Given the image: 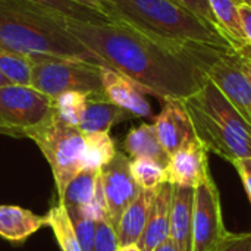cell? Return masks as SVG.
<instances>
[{
  "instance_id": "obj_36",
  "label": "cell",
  "mask_w": 251,
  "mask_h": 251,
  "mask_svg": "<svg viewBox=\"0 0 251 251\" xmlns=\"http://www.w3.org/2000/svg\"><path fill=\"white\" fill-rule=\"evenodd\" d=\"M154 251H176V249H175V246L172 244V241L168 240V241H165L163 244H160Z\"/></svg>"
},
{
  "instance_id": "obj_37",
  "label": "cell",
  "mask_w": 251,
  "mask_h": 251,
  "mask_svg": "<svg viewBox=\"0 0 251 251\" xmlns=\"http://www.w3.org/2000/svg\"><path fill=\"white\" fill-rule=\"evenodd\" d=\"M118 251H141V249L138 247V244H129V246L118 247Z\"/></svg>"
},
{
  "instance_id": "obj_22",
  "label": "cell",
  "mask_w": 251,
  "mask_h": 251,
  "mask_svg": "<svg viewBox=\"0 0 251 251\" xmlns=\"http://www.w3.org/2000/svg\"><path fill=\"white\" fill-rule=\"evenodd\" d=\"M43 13L54 16L62 21H81V22H106L104 15L97 10L81 6L72 0H18Z\"/></svg>"
},
{
  "instance_id": "obj_20",
  "label": "cell",
  "mask_w": 251,
  "mask_h": 251,
  "mask_svg": "<svg viewBox=\"0 0 251 251\" xmlns=\"http://www.w3.org/2000/svg\"><path fill=\"white\" fill-rule=\"evenodd\" d=\"M240 3L241 0H209L210 10L213 13L216 25L225 34V37L229 40L235 50L249 46L243 31Z\"/></svg>"
},
{
  "instance_id": "obj_25",
  "label": "cell",
  "mask_w": 251,
  "mask_h": 251,
  "mask_svg": "<svg viewBox=\"0 0 251 251\" xmlns=\"http://www.w3.org/2000/svg\"><path fill=\"white\" fill-rule=\"evenodd\" d=\"M0 72L15 85L31 87V59L0 47Z\"/></svg>"
},
{
  "instance_id": "obj_34",
  "label": "cell",
  "mask_w": 251,
  "mask_h": 251,
  "mask_svg": "<svg viewBox=\"0 0 251 251\" xmlns=\"http://www.w3.org/2000/svg\"><path fill=\"white\" fill-rule=\"evenodd\" d=\"M81 6H85L88 9H93V10H97L99 13L104 15L109 21H110V16H109V1L107 0H72Z\"/></svg>"
},
{
  "instance_id": "obj_35",
  "label": "cell",
  "mask_w": 251,
  "mask_h": 251,
  "mask_svg": "<svg viewBox=\"0 0 251 251\" xmlns=\"http://www.w3.org/2000/svg\"><path fill=\"white\" fill-rule=\"evenodd\" d=\"M238 51V57H240V63L244 69V72L247 74V76L250 78L251 81V47L247 46L244 49L237 50Z\"/></svg>"
},
{
  "instance_id": "obj_18",
  "label": "cell",
  "mask_w": 251,
  "mask_h": 251,
  "mask_svg": "<svg viewBox=\"0 0 251 251\" xmlns=\"http://www.w3.org/2000/svg\"><path fill=\"white\" fill-rule=\"evenodd\" d=\"M46 225L44 216L19 206L0 204V237L10 243H22Z\"/></svg>"
},
{
  "instance_id": "obj_33",
  "label": "cell",
  "mask_w": 251,
  "mask_h": 251,
  "mask_svg": "<svg viewBox=\"0 0 251 251\" xmlns=\"http://www.w3.org/2000/svg\"><path fill=\"white\" fill-rule=\"evenodd\" d=\"M240 16L243 24V31L247 38V43L251 47V4L246 0H241L240 3Z\"/></svg>"
},
{
  "instance_id": "obj_39",
  "label": "cell",
  "mask_w": 251,
  "mask_h": 251,
  "mask_svg": "<svg viewBox=\"0 0 251 251\" xmlns=\"http://www.w3.org/2000/svg\"><path fill=\"white\" fill-rule=\"evenodd\" d=\"M246 1H249V3H250V4H251V0H246Z\"/></svg>"
},
{
  "instance_id": "obj_5",
  "label": "cell",
  "mask_w": 251,
  "mask_h": 251,
  "mask_svg": "<svg viewBox=\"0 0 251 251\" xmlns=\"http://www.w3.org/2000/svg\"><path fill=\"white\" fill-rule=\"evenodd\" d=\"M24 137L32 140L44 154L60 197L72 178L82 171L87 149L84 132L62 121L53 110L43 124L25 131Z\"/></svg>"
},
{
  "instance_id": "obj_9",
  "label": "cell",
  "mask_w": 251,
  "mask_h": 251,
  "mask_svg": "<svg viewBox=\"0 0 251 251\" xmlns=\"http://www.w3.org/2000/svg\"><path fill=\"white\" fill-rule=\"evenodd\" d=\"M204 74L251 125V81L240 63L238 51L219 54L206 65Z\"/></svg>"
},
{
  "instance_id": "obj_3",
  "label": "cell",
  "mask_w": 251,
  "mask_h": 251,
  "mask_svg": "<svg viewBox=\"0 0 251 251\" xmlns=\"http://www.w3.org/2000/svg\"><path fill=\"white\" fill-rule=\"evenodd\" d=\"M0 47L31 60L59 57L103 66V62L72 35L66 21L18 0H0Z\"/></svg>"
},
{
  "instance_id": "obj_24",
  "label": "cell",
  "mask_w": 251,
  "mask_h": 251,
  "mask_svg": "<svg viewBox=\"0 0 251 251\" xmlns=\"http://www.w3.org/2000/svg\"><path fill=\"white\" fill-rule=\"evenodd\" d=\"M85 135V156L82 169L101 171L116 154V146L109 132H93Z\"/></svg>"
},
{
  "instance_id": "obj_17",
  "label": "cell",
  "mask_w": 251,
  "mask_h": 251,
  "mask_svg": "<svg viewBox=\"0 0 251 251\" xmlns=\"http://www.w3.org/2000/svg\"><path fill=\"white\" fill-rule=\"evenodd\" d=\"M154 190H141L140 194L135 197V200L125 209V212L121 216V221L115 229L118 246H129V244H138L150 212V206L154 197Z\"/></svg>"
},
{
  "instance_id": "obj_7",
  "label": "cell",
  "mask_w": 251,
  "mask_h": 251,
  "mask_svg": "<svg viewBox=\"0 0 251 251\" xmlns=\"http://www.w3.org/2000/svg\"><path fill=\"white\" fill-rule=\"evenodd\" d=\"M53 113L51 99L26 85L0 87V131L21 134L43 124Z\"/></svg>"
},
{
  "instance_id": "obj_31",
  "label": "cell",
  "mask_w": 251,
  "mask_h": 251,
  "mask_svg": "<svg viewBox=\"0 0 251 251\" xmlns=\"http://www.w3.org/2000/svg\"><path fill=\"white\" fill-rule=\"evenodd\" d=\"M175 1H178L179 4H182L188 10L194 12L196 15L201 16L203 19H206V21H209V22H212V24L216 25V21L213 18V13L210 10L209 0H175Z\"/></svg>"
},
{
  "instance_id": "obj_29",
  "label": "cell",
  "mask_w": 251,
  "mask_h": 251,
  "mask_svg": "<svg viewBox=\"0 0 251 251\" xmlns=\"http://www.w3.org/2000/svg\"><path fill=\"white\" fill-rule=\"evenodd\" d=\"M118 238L113 226L107 219L96 222L94 251H118Z\"/></svg>"
},
{
  "instance_id": "obj_15",
  "label": "cell",
  "mask_w": 251,
  "mask_h": 251,
  "mask_svg": "<svg viewBox=\"0 0 251 251\" xmlns=\"http://www.w3.org/2000/svg\"><path fill=\"white\" fill-rule=\"evenodd\" d=\"M134 118L126 110L121 109L104 97L103 93L88 94L78 128L84 134L109 132L112 126Z\"/></svg>"
},
{
  "instance_id": "obj_4",
  "label": "cell",
  "mask_w": 251,
  "mask_h": 251,
  "mask_svg": "<svg viewBox=\"0 0 251 251\" xmlns=\"http://www.w3.org/2000/svg\"><path fill=\"white\" fill-rule=\"evenodd\" d=\"M182 104L197 140L207 151L229 163L251 157V125L212 81L207 79L197 93L184 99Z\"/></svg>"
},
{
  "instance_id": "obj_28",
  "label": "cell",
  "mask_w": 251,
  "mask_h": 251,
  "mask_svg": "<svg viewBox=\"0 0 251 251\" xmlns=\"http://www.w3.org/2000/svg\"><path fill=\"white\" fill-rule=\"evenodd\" d=\"M74 224L75 235L82 251H94V241H96V222L91 218H87L79 213L69 215Z\"/></svg>"
},
{
  "instance_id": "obj_30",
  "label": "cell",
  "mask_w": 251,
  "mask_h": 251,
  "mask_svg": "<svg viewBox=\"0 0 251 251\" xmlns=\"http://www.w3.org/2000/svg\"><path fill=\"white\" fill-rule=\"evenodd\" d=\"M215 251H251V232H229Z\"/></svg>"
},
{
  "instance_id": "obj_13",
  "label": "cell",
  "mask_w": 251,
  "mask_h": 251,
  "mask_svg": "<svg viewBox=\"0 0 251 251\" xmlns=\"http://www.w3.org/2000/svg\"><path fill=\"white\" fill-rule=\"evenodd\" d=\"M103 94L107 100L131 113L134 118H153L146 93L129 78L109 66H100Z\"/></svg>"
},
{
  "instance_id": "obj_11",
  "label": "cell",
  "mask_w": 251,
  "mask_h": 251,
  "mask_svg": "<svg viewBox=\"0 0 251 251\" xmlns=\"http://www.w3.org/2000/svg\"><path fill=\"white\" fill-rule=\"evenodd\" d=\"M153 126L169 156L197 140L182 100H165L160 113L154 118Z\"/></svg>"
},
{
  "instance_id": "obj_6",
  "label": "cell",
  "mask_w": 251,
  "mask_h": 251,
  "mask_svg": "<svg viewBox=\"0 0 251 251\" xmlns=\"http://www.w3.org/2000/svg\"><path fill=\"white\" fill-rule=\"evenodd\" d=\"M31 63V87L51 100L69 91L84 94L103 93L100 65L59 57L34 59Z\"/></svg>"
},
{
  "instance_id": "obj_12",
  "label": "cell",
  "mask_w": 251,
  "mask_h": 251,
  "mask_svg": "<svg viewBox=\"0 0 251 251\" xmlns=\"http://www.w3.org/2000/svg\"><path fill=\"white\" fill-rule=\"evenodd\" d=\"M207 153L209 151L199 140L172 153L165 168L166 182L191 188L204 182L212 176Z\"/></svg>"
},
{
  "instance_id": "obj_8",
  "label": "cell",
  "mask_w": 251,
  "mask_h": 251,
  "mask_svg": "<svg viewBox=\"0 0 251 251\" xmlns=\"http://www.w3.org/2000/svg\"><path fill=\"white\" fill-rule=\"evenodd\" d=\"M228 234L219 190L213 176H209L194 188L193 251H215Z\"/></svg>"
},
{
  "instance_id": "obj_10",
  "label": "cell",
  "mask_w": 251,
  "mask_h": 251,
  "mask_svg": "<svg viewBox=\"0 0 251 251\" xmlns=\"http://www.w3.org/2000/svg\"><path fill=\"white\" fill-rule=\"evenodd\" d=\"M129 163L131 159L124 151H116L115 157L100 171L107 219L113 229H116L125 209L135 200V197L141 191V188L132 178Z\"/></svg>"
},
{
  "instance_id": "obj_21",
  "label": "cell",
  "mask_w": 251,
  "mask_h": 251,
  "mask_svg": "<svg viewBox=\"0 0 251 251\" xmlns=\"http://www.w3.org/2000/svg\"><path fill=\"white\" fill-rule=\"evenodd\" d=\"M100 181V171L82 169L66 185L59 201L66 207L68 213L78 212L88 206L94 197L97 184Z\"/></svg>"
},
{
  "instance_id": "obj_23",
  "label": "cell",
  "mask_w": 251,
  "mask_h": 251,
  "mask_svg": "<svg viewBox=\"0 0 251 251\" xmlns=\"http://www.w3.org/2000/svg\"><path fill=\"white\" fill-rule=\"evenodd\" d=\"M44 219H46V225L50 226V229L53 231L54 238L62 251H82L78 243V238L75 235L71 216L66 207L60 201L49 210Z\"/></svg>"
},
{
  "instance_id": "obj_32",
  "label": "cell",
  "mask_w": 251,
  "mask_h": 251,
  "mask_svg": "<svg viewBox=\"0 0 251 251\" xmlns=\"http://www.w3.org/2000/svg\"><path fill=\"white\" fill-rule=\"evenodd\" d=\"M232 165L237 169V172H238V175H240V178H241V181L244 184L246 193H247L251 203V157L235 160Z\"/></svg>"
},
{
  "instance_id": "obj_38",
  "label": "cell",
  "mask_w": 251,
  "mask_h": 251,
  "mask_svg": "<svg viewBox=\"0 0 251 251\" xmlns=\"http://www.w3.org/2000/svg\"><path fill=\"white\" fill-rule=\"evenodd\" d=\"M4 85H10V81L0 72V87H4Z\"/></svg>"
},
{
  "instance_id": "obj_14",
  "label": "cell",
  "mask_w": 251,
  "mask_h": 251,
  "mask_svg": "<svg viewBox=\"0 0 251 251\" xmlns=\"http://www.w3.org/2000/svg\"><path fill=\"white\" fill-rule=\"evenodd\" d=\"M172 200H174V185L169 182L160 184L154 191L147 224L138 241V247L141 249V251H154L160 244L169 240Z\"/></svg>"
},
{
  "instance_id": "obj_16",
  "label": "cell",
  "mask_w": 251,
  "mask_h": 251,
  "mask_svg": "<svg viewBox=\"0 0 251 251\" xmlns=\"http://www.w3.org/2000/svg\"><path fill=\"white\" fill-rule=\"evenodd\" d=\"M193 201L194 188L174 185L169 240L176 251H193Z\"/></svg>"
},
{
  "instance_id": "obj_19",
  "label": "cell",
  "mask_w": 251,
  "mask_h": 251,
  "mask_svg": "<svg viewBox=\"0 0 251 251\" xmlns=\"http://www.w3.org/2000/svg\"><path fill=\"white\" fill-rule=\"evenodd\" d=\"M124 151L131 159H153L166 168L169 154L162 147L153 124H141L126 134L124 140Z\"/></svg>"
},
{
  "instance_id": "obj_2",
  "label": "cell",
  "mask_w": 251,
  "mask_h": 251,
  "mask_svg": "<svg viewBox=\"0 0 251 251\" xmlns=\"http://www.w3.org/2000/svg\"><path fill=\"white\" fill-rule=\"evenodd\" d=\"M112 22H124L168 46L185 50L206 68L222 53L235 50L215 24L175 0H107Z\"/></svg>"
},
{
  "instance_id": "obj_26",
  "label": "cell",
  "mask_w": 251,
  "mask_h": 251,
  "mask_svg": "<svg viewBox=\"0 0 251 251\" xmlns=\"http://www.w3.org/2000/svg\"><path fill=\"white\" fill-rule=\"evenodd\" d=\"M129 169L141 190H154L160 184L166 182L165 166L153 159H131Z\"/></svg>"
},
{
  "instance_id": "obj_1",
  "label": "cell",
  "mask_w": 251,
  "mask_h": 251,
  "mask_svg": "<svg viewBox=\"0 0 251 251\" xmlns=\"http://www.w3.org/2000/svg\"><path fill=\"white\" fill-rule=\"evenodd\" d=\"M66 26L103 62V66L116 69L146 94L162 101L184 100L207 81L199 57L157 41L124 22L68 21Z\"/></svg>"
},
{
  "instance_id": "obj_27",
  "label": "cell",
  "mask_w": 251,
  "mask_h": 251,
  "mask_svg": "<svg viewBox=\"0 0 251 251\" xmlns=\"http://www.w3.org/2000/svg\"><path fill=\"white\" fill-rule=\"evenodd\" d=\"M87 99H88V94H84V93H78V91L63 93L51 100L53 110L66 124L78 126Z\"/></svg>"
}]
</instances>
